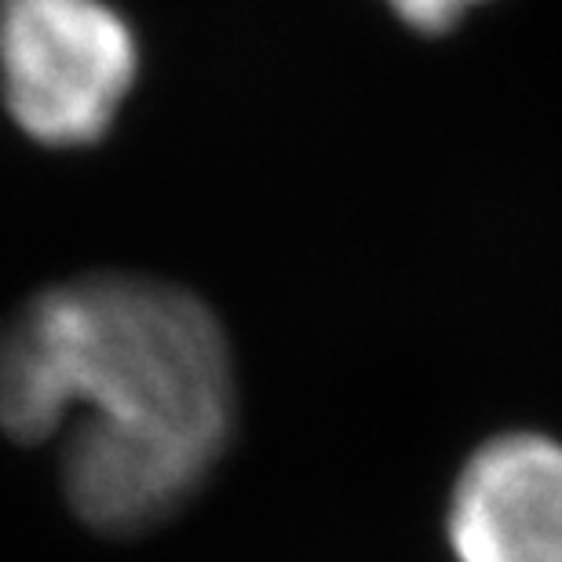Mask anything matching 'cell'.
Segmentation results:
<instances>
[{
    "label": "cell",
    "instance_id": "cell-1",
    "mask_svg": "<svg viewBox=\"0 0 562 562\" xmlns=\"http://www.w3.org/2000/svg\"><path fill=\"white\" fill-rule=\"evenodd\" d=\"M231 340L205 300L136 271H88L0 322V435L59 438L70 512L103 537L168 522L234 431Z\"/></svg>",
    "mask_w": 562,
    "mask_h": 562
},
{
    "label": "cell",
    "instance_id": "cell-2",
    "mask_svg": "<svg viewBox=\"0 0 562 562\" xmlns=\"http://www.w3.org/2000/svg\"><path fill=\"white\" fill-rule=\"evenodd\" d=\"M139 77V37L110 0H0V95L33 143L95 146Z\"/></svg>",
    "mask_w": 562,
    "mask_h": 562
},
{
    "label": "cell",
    "instance_id": "cell-3",
    "mask_svg": "<svg viewBox=\"0 0 562 562\" xmlns=\"http://www.w3.org/2000/svg\"><path fill=\"white\" fill-rule=\"evenodd\" d=\"M457 562H562V442L504 431L464 460L449 493Z\"/></svg>",
    "mask_w": 562,
    "mask_h": 562
},
{
    "label": "cell",
    "instance_id": "cell-4",
    "mask_svg": "<svg viewBox=\"0 0 562 562\" xmlns=\"http://www.w3.org/2000/svg\"><path fill=\"white\" fill-rule=\"evenodd\" d=\"M391 11L417 33H449L464 19L468 8L486 4V0H387Z\"/></svg>",
    "mask_w": 562,
    "mask_h": 562
}]
</instances>
